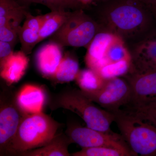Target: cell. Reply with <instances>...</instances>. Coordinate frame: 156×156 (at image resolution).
I'll return each instance as SVG.
<instances>
[{
  "instance_id": "cell-1",
  "label": "cell",
  "mask_w": 156,
  "mask_h": 156,
  "mask_svg": "<svg viewBox=\"0 0 156 156\" xmlns=\"http://www.w3.org/2000/svg\"><path fill=\"white\" fill-rule=\"evenodd\" d=\"M96 14L101 29L120 37L128 47L156 28L150 9L138 0H108L97 5Z\"/></svg>"
},
{
  "instance_id": "cell-2",
  "label": "cell",
  "mask_w": 156,
  "mask_h": 156,
  "mask_svg": "<svg viewBox=\"0 0 156 156\" xmlns=\"http://www.w3.org/2000/svg\"><path fill=\"white\" fill-rule=\"evenodd\" d=\"M85 62L104 79L123 77L130 70L132 58L124 40L101 30L87 48Z\"/></svg>"
},
{
  "instance_id": "cell-3",
  "label": "cell",
  "mask_w": 156,
  "mask_h": 156,
  "mask_svg": "<svg viewBox=\"0 0 156 156\" xmlns=\"http://www.w3.org/2000/svg\"><path fill=\"white\" fill-rule=\"evenodd\" d=\"M112 113L121 136L135 156H156V123L136 110Z\"/></svg>"
},
{
  "instance_id": "cell-4",
  "label": "cell",
  "mask_w": 156,
  "mask_h": 156,
  "mask_svg": "<svg viewBox=\"0 0 156 156\" xmlns=\"http://www.w3.org/2000/svg\"><path fill=\"white\" fill-rule=\"evenodd\" d=\"M60 126L42 112L25 115L5 154L18 156L23 152L44 146L53 139Z\"/></svg>"
},
{
  "instance_id": "cell-5",
  "label": "cell",
  "mask_w": 156,
  "mask_h": 156,
  "mask_svg": "<svg viewBox=\"0 0 156 156\" xmlns=\"http://www.w3.org/2000/svg\"><path fill=\"white\" fill-rule=\"evenodd\" d=\"M52 110L59 108L73 112L80 117L87 127L106 133H113L111 126L114 122V114L99 108L80 90L69 89L56 95L50 102Z\"/></svg>"
},
{
  "instance_id": "cell-6",
  "label": "cell",
  "mask_w": 156,
  "mask_h": 156,
  "mask_svg": "<svg viewBox=\"0 0 156 156\" xmlns=\"http://www.w3.org/2000/svg\"><path fill=\"white\" fill-rule=\"evenodd\" d=\"M101 30L96 20L83 9L73 10L60 28L50 37V41L61 46L87 48Z\"/></svg>"
},
{
  "instance_id": "cell-7",
  "label": "cell",
  "mask_w": 156,
  "mask_h": 156,
  "mask_svg": "<svg viewBox=\"0 0 156 156\" xmlns=\"http://www.w3.org/2000/svg\"><path fill=\"white\" fill-rule=\"evenodd\" d=\"M83 93L93 102L111 112L126 106L131 97L130 85L123 77L105 79L102 86L96 91Z\"/></svg>"
},
{
  "instance_id": "cell-8",
  "label": "cell",
  "mask_w": 156,
  "mask_h": 156,
  "mask_svg": "<svg viewBox=\"0 0 156 156\" xmlns=\"http://www.w3.org/2000/svg\"><path fill=\"white\" fill-rule=\"evenodd\" d=\"M123 77L131 89V99L126 106L127 108L140 109L156 103V69L128 73Z\"/></svg>"
},
{
  "instance_id": "cell-9",
  "label": "cell",
  "mask_w": 156,
  "mask_h": 156,
  "mask_svg": "<svg viewBox=\"0 0 156 156\" xmlns=\"http://www.w3.org/2000/svg\"><path fill=\"white\" fill-rule=\"evenodd\" d=\"M67 133L74 143L77 144L82 148L109 147L130 152L134 154L121 134L114 132L106 133L88 127L70 126L67 129Z\"/></svg>"
},
{
  "instance_id": "cell-10",
  "label": "cell",
  "mask_w": 156,
  "mask_h": 156,
  "mask_svg": "<svg viewBox=\"0 0 156 156\" xmlns=\"http://www.w3.org/2000/svg\"><path fill=\"white\" fill-rule=\"evenodd\" d=\"M5 94L1 95L0 108V151L5 154L15 136L23 118L26 115L20 109L16 99H10Z\"/></svg>"
},
{
  "instance_id": "cell-11",
  "label": "cell",
  "mask_w": 156,
  "mask_h": 156,
  "mask_svg": "<svg viewBox=\"0 0 156 156\" xmlns=\"http://www.w3.org/2000/svg\"><path fill=\"white\" fill-rule=\"evenodd\" d=\"M128 47L132 58L128 73L156 69V27L139 41Z\"/></svg>"
},
{
  "instance_id": "cell-12",
  "label": "cell",
  "mask_w": 156,
  "mask_h": 156,
  "mask_svg": "<svg viewBox=\"0 0 156 156\" xmlns=\"http://www.w3.org/2000/svg\"><path fill=\"white\" fill-rule=\"evenodd\" d=\"M62 57L61 46L50 41L43 45L37 52V68L43 75L51 78L56 72Z\"/></svg>"
},
{
  "instance_id": "cell-13",
  "label": "cell",
  "mask_w": 156,
  "mask_h": 156,
  "mask_svg": "<svg viewBox=\"0 0 156 156\" xmlns=\"http://www.w3.org/2000/svg\"><path fill=\"white\" fill-rule=\"evenodd\" d=\"M47 14L34 16L29 12L26 14L25 20L18 31V37L22 51L26 54L31 53L39 43V34Z\"/></svg>"
},
{
  "instance_id": "cell-14",
  "label": "cell",
  "mask_w": 156,
  "mask_h": 156,
  "mask_svg": "<svg viewBox=\"0 0 156 156\" xmlns=\"http://www.w3.org/2000/svg\"><path fill=\"white\" fill-rule=\"evenodd\" d=\"M45 99L43 89L30 84L23 86L16 97L18 106L24 113L27 115L41 112Z\"/></svg>"
},
{
  "instance_id": "cell-15",
  "label": "cell",
  "mask_w": 156,
  "mask_h": 156,
  "mask_svg": "<svg viewBox=\"0 0 156 156\" xmlns=\"http://www.w3.org/2000/svg\"><path fill=\"white\" fill-rule=\"evenodd\" d=\"M26 54L23 51L14 53L1 65V76L8 85L19 81L25 72L28 64Z\"/></svg>"
},
{
  "instance_id": "cell-16",
  "label": "cell",
  "mask_w": 156,
  "mask_h": 156,
  "mask_svg": "<svg viewBox=\"0 0 156 156\" xmlns=\"http://www.w3.org/2000/svg\"><path fill=\"white\" fill-rule=\"evenodd\" d=\"M27 9L17 0H0V27L8 26L19 31Z\"/></svg>"
},
{
  "instance_id": "cell-17",
  "label": "cell",
  "mask_w": 156,
  "mask_h": 156,
  "mask_svg": "<svg viewBox=\"0 0 156 156\" xmlns=\"http://www.w3.org/2000/svg\"><path fill=\"white\" fill-rule=\"evenodd\" d=\"M74 143L67 134H56L49 143L42 147L23 152L18 156H69V146Z\"/></svg>"
},
{
  "instance_id": "cell-18",
  "label": "cell",
  "mask_w": 156,
  "mask_h": 156,
  "mask_svg": "<svg viewBox=\"0 0 156 156\" xmlns=\"http://www.w3.org/2000/svg\"><path fill=\"white\" fill-rule=\"evenodd\" d=\"M71 12L66 11H51L47 14L39 34V43L50 37L61 27L69 18Z\"/></svg>"
},
{
  "instance_id": "cell-19",
  "label": "cell",
  "mask_w": 156,
  "mask_h": 156,
  "mask_svg": "<svg viewBox=\"0 0 156 156\" xmlns=\"http://www.w3.org/2000/svg\"><path fill=\"white\" fill-rule=\"evenodd\" d=\"M79 71L77 60L72 56L66 55L62 57L56 72L51 78L58 83H69L76 80Z\"/></svg>"
},
{
  "instance_id": "cell-20",
  "label": "cell",
  "mask_w": 156,
  "mask_h": 156,
  "mask_svg": "<svg viewBox=\"0 0 156 156\" xmlns=\"http://www.w3.org/2000/svg\"><path fill=\"white\" fill-rule=\"evenodd\" d=\"M75 80L83 93H89L100 88L105 79L95 71L88 68L80 70Z\"/></svg>"
},
{
  "instance_id": "cell-21",
  "label": "cell",
  "mask_w": 156,
  "mask_h": 156,
  "mask_svg": "<svg viewBox=\"0 0 156 156\" xmlns=\"http://www.w3.org/2000/svg\"><path fill=\"white\" fill-rule=\"evenodd\" d=\"M73 156H134L130 152L109 147L99 146L82 148L79 151L71 154Z\"/></svg>"
},
{
  "instance_id": "cell-22",
  "label": "cell",
  "mask_w": 156,
  "mask_h": 156,
  "mask_svg": "<svg viewBox=\"0 0 156 156\" xmlns=\"http://www.w3.org/2000/svg\"><path fill=\"white\" fill-rule=\"evenodd\" d=\"M20 5L28 9L33 3L41 4L50 9L51 11L73 10L68 0H17Z\"/></svg>"
},
{
  "instance_id": "cell-23",
  "label": "cell",
  "mask_w": 156,
  "mask_h": 156,
  "mask_svg": "<svg viewBox=\"0 0 156 156\" xmlns=\"http://www.w3.org/2000/svg\"><path fill=\"white\" fill-rule=\"evenodd\" d=\"M18 37V31L8 26L0 27V41L15 46Z\"/></svg>"
},
{
  "instance_id": "cell-24",
  "label": "cell",
  "mask_w": 156,
  "mask_h": 156,
  "mask_svg": "<svg viewBox=\"0 0 156 156\" xmlns=\"http://www.w3.org/2000/svg\"><path fill=\"white\" fill-rule=\"evenodd\" d=\"M14 46L8 42L0 41V63L3 64L13 54Z\"/></svg>"
},
{
  "instance_id": "cell-25",
  "label": "cell",
  "mask_w": 156,
  "mask_h": 156,
  "mask_svg": "<svg viewBox=\"0 0 156 156\" xmlns=\"http://www.w3.org/2000/svg\"><path fill=\"white\" fill-rule=\"evenodd\" d=\"M142 112L156 124V103L140 109H134Z\"/></svg>"
},
{
  "instance_id": "cell-26",
  "label": "cell",
  "mask_w": 156,
  "mask_h": 156,
  "mask_svg": "<svg viewBox=\"0 0 156 156\" xmlns=\"http://www.w3.org/2000/svg\"><path fill=\"white\" fill-rule=\"evenodd\" d=\"M68 1L72 6L73 10L83 9L81 6L80 0H68Z\"/></svg>"
},
{
  "instance_id": "cell-27",
  "label": "cell",
  "mask_w": 156,
  "mask_h": 156,
  "mask_svg": "<svg viewBox=\"0 0 156 156\" xmlns=\"http://www.w3.org/2000/svg\"><path fill=\"white\" fill-rule=\"evenodd\" d=\"M81 6L83 9H85L89 8L91 5H93L95 0H80Z\"/></svg>"
},
{
  "instance_id": "cell-28",
  "label": "cell",
  "mask_w": 156,
  "mask_h": 156,
  "mask_svg": "<svg viewBox=\"0 0 156 156\" xmlns=\"http://www.w3.org/2000/svg\"><path fill=\"white\" fill-rule=\"evenodd\" d=\"M151 9L156 3V0H138Z\"/></svg>"
},
{
  "instance_id": "cell-29",
  "label": "cell",
  "mask_w": 156,
  "mask_h": 156,
  "mask_svg": "<svg viewBox=\"0 0 156 156\" xmlns=\"http://www.w3.org/2000/svg\"><path fill=\"white\" fill-rule=\"evenodd\" d=\"M151 11L152 12L154 18L156 21V3L151 8Z\"/></svg>"
},
{
  "instance_id": "cell-30",
  "label": "cell",
  "mask_w": 156,
  "mask_h": 156,
  "mask_svg": "<svg viewBox=\"0 0 156 156\" xmlns=\"http://www.w3.org/2000/svg\"><path fill=\"white\" fill-rule=\"evenodd\" d=\"M108 1V0H95V2H94V4H96V5H98V4H101L105 2H107V1Z\"/></svg>"
}]
</instances>
